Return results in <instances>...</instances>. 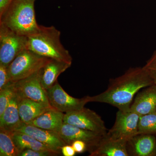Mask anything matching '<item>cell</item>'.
Instances as JSON below:
<instances>
[{"label": "cell", "instance_id": "1", "mask_svg": "<svg viewBox=\"0 0 156 156\" xmlns=\"http://www.w3.org/2000/svg\"><path fill=\"white\" fill-rule=\"evenodd\" d=\"M153 84L144 68H130L122 75L111 79L105 91L95 96H87V98L89 102L108 104L120 110L128 111L134 95Z\"/></svg>", "mask_w": 156, "mask_h": 156}, {"label": "cell", "instance_id": "2", "mask_svg": "<svg viewBox=\"0 0 156 156\" xmlns=\"http://www.w3.org/2000/svg\"><path fill=\"white\" fill-rule=\"evenodd\" d=\"M35 0H14L0 17V23L18 34L29 37L35 34L40 25L36 19Z\"/></svg>", "mask_w": 156, "mask_h": 156}, {"label": "cell", "instance_id": "3", "mask_svg": "<svg viewBox=\"0 0 156 156\" xmlns=\"http://www.w3.org/2000/svg\"><path fill=\"white\" fill-rule=\"evenodd\" d=\"M60 35L53 26L40 25L37 33L28 37L27 49L44 57L72 64V58L61 44Z\"/></svg>", "mask_w": 156, "mask_h": 156}, {"label": "cell", "instance_id": "4", "mask_svg": "<svg viewBox=\"0 0 156 156\" xmlns=\"http://www.w3.org/2000/svg\"><path fill=\"white\" fill-rule=\"evenodd\" d=\"M50 59L27 49L23 50L8 66L10 80L15 83L29 76L41 69Z\"/></svg>", "mask_w": 156, "mask_h": 156}, {"label": "cell", "instance_id": "5", "mask_svg": "<svg viewBox=\"0 0 156 156\" xmlns=\"http://www.w3.org/2000/svg\"><path fill=\"white\" fill-rule=\"evenodd\" d=\"M28 37L18 34L0 23V64L8 66L23 50L27 49Z\"/></svg>", "mask_w": 156, "mask_h": 156}, {"label": "cell", "instance_id": "6", "mask_svg": "<svg viewBox=\"0 0 156 156\" xmlns=\"http://www.w3.org/2000/svg\"><path fill=\"white\" fill-rule=\"evenodd\" d=\"M63 121L65 123L104 135L108 131L101 117L85 107L65 113Z\"/></svg>", "mask_w": 156, "mask_h": 156}, {"label": "cell", "instance_id": "7", "mask_svg": "<svg viewBox=\"0 0 156 156\" xmlns=\"http://www.w3.org/2000/svg\"><path fill=\"white\" fill-rule=\"evenodd\" d=\"M140 115L135 112L119 110L116 115L114 125L108 130L107 136L114 139L128 141L138 134V126Z\"/></svg>", "mask_w": 156, "mask_h": 156}, {"label": "cell", "instance_id": "8", "mask_svg": "<svg viewBox=\"0 0 156 156\" xmlns=\"http://www.w3.org/2000/svg\"><path fill=\"white\" fill-rule=\"evenodd\" d=\"M41 69L27 77L13 83V86L15 92L20 98L50 105L47 91L41 82Z\"/></svg>", "mask_w": 156, "mask_h": 156}, {"label": "cell", "instance_id": "9", "mask_svg": "<svg viewBox=\"0 0 156 156\" xmlns=\"http://www.w3.org/2000/svg\"><path fill=\"white\" fill-rule=\"evenodd\" d=\"M46 91L50 105L64 113L83 108L89 102L87 96L78 98L69 95L58 82Z\"/></svg>", "mask_w": 156, "mask_h": 156}, {"label": "cell", "instance_id": "10", "mask_svg": "<svg viewBox=\"0 0 156 156\" xmlns=\"http://www.w3.org/2000/svg\"><path fill=\"white\" fill-rule=\"evenodd\" d=\"M58 133L66 144L71 145L75 140L83 141L87 144V151L89 153L97 147L105 135L65 123Z\"/></svg>", "mask_w": 156, "mask_h": 156}, {"label": "cell", "instance_id": "11", "mask_svg": "<svg viewBox=\"0 0 156 156\" xmlns=\"http://www.w3.org/2000/svg\"><path fill=\"white\" fill-rule=\"evenodd\" d=\"M15 131L28 134L61 154L62 147L66 144L56 131L45 130L23 123Z\"/></svg>", "mask_w": 156, "mask_h": 156}, {"label": "cell", "instance_id": "12", "mask_svg": "<svg viewBox=\"0 0 156 156\" xmlns=\"http://www.w3.org/2000/svg\"><path fill=\"white\" fill-rule=\"evenodd\" d=\"M129 156H156L155 135L137 134L127 142Z\"/></svg>", "mask_w": 156, "mask_h": 156}, {"label": "cell", "instance_id": "13", "mask_svg": "<svg viewBox=\"0 0 156 156\" xmlns=\"http://www.w3.org/2000/svg\"><path fill=\"white\" fill-rule=\"evenodd\" d=\"M130 110L140 116L156 112V85L153 84L139 91L131 104Z\"/></svg>", "mask_w": 156, "mask_h": 156}, {"label": "cell", "instance_id": "14", "mask_svg": "<svg viewBox=\"0 0 156 156\" xmlns=\"http://www.w3.org/2000/svg\"><path fill=\"white\" fill-rule=\"evenodd\" d=\"M127 142L124 140L114 139L105 135L89 156H129Z\"/></svg>", "mask_w": 156, "mask_h": 156}, {"label": "cell", "instance_id": "15", "mask_svg": "<svg viewBox=\"0 0 156 156\" xmlns=\"http://www.w3.org/2000/svg\"><path fill=\"white\" fill-rule=\"evenodd\" d=\"M19 98L15 91L5 110L0 116V129L13 132L16 131L23 123L20 116Z\"/></svg>", "mask_w": 156, "mask_h": 156}, {"label": "cell", "instance_id": "16", "mask_svg": "<svg viewBox=\"0 0 156 156\" xmlns=\"http://www.w3.org/2000/svg\"><path fill=\"white\" fill-rule=\"evenodd\" d=\"M72 64L51 59L41 69V82L45 90L54 86L58 76L70 67Z\"/></svg>", "mask_w": 156, "mask_h": 156}, {"label": "cell", "instance_id": "17", "mask_svg": "<svg viewBox=\"0 0 156 156\" xmlns=\"http://www.w3.org/2000/svg\"><path fill=\"white\" fill-rule=\"evenodd\" d=\"M19 97V96H18ZM18 109L20 116L23 123L29 125L37 117L45 112L53 108L45 104L19 97Z\"/></svg>", "mask_w": 156, "mask_h": 156}, {"label": "cell", "instance_id": "18", "mask_svg": "<svg viewBox=\"0 0 156 156\" xmlns=\"http://www.w3.org/2000/svg\"><path fill=\"white\" fill-rule=\"evenodd\" d=\"M64 113L52 108L37 117L29 125L58 132L64 123Z\"/></svg>", "mask_w": 156, "mask_h": 156}, {"label": "cell", "instance_id": "19", "mask_svg": "<svg viewBox=\"0 0 156 156\" xmlns=\"http://www.w3.org/2000/svg\"><path fill=\"white\" fill-rule=\"evenodd\" d=\"M11 134L14 143L20 152V154L24 150L31 149L35 151L53 152L59 155L61 154L51 149L34 137L23 132L14 131L11 132Z\"/></svg>", "mask_w": 156, "mask_h": 156}, {"label": "cell", "instance_id": "20", "mask_svg": "<svg viewBox=\"0 0 156 156\" xmlns=\"http://www.w3.org/2000/svg\"><path fill=\"white\" fill-rule=\"evenodd\" d=\"M20 154L11 132L0 129V156H19Z\"/></svg>", "mask_w": 156, "mask_h": 156}, {"label": "cell", "instance_id": "21", "mask_svg": "<svg viewBox=\"0 0 156 156\" xmlns=\"http://www.w3.org/2000/svg\"><path fill=\"white\" fill-rule=\"evenodd\" d=\"M138 134H156V112L140 117Z\"/></svg>", "mask_w": 156, "mask_h": 156}, {"label": "cell", "instance_id": "22", "mask_svg": "<svg viewBox=\"0 0 156 156\" xmlns=\"http://www.w3.org/2000/svg\"><path fill=\"white\" fill-rule=\"evenodd\" d=\"M14 93L13 82L0 90V116L3 114Z\"/></svg>", "mask_w": 156, "mask_h": 156}, {"label": "cell", "instance_id": "23", "mask_svg": "<svg viewBox=\"0 0 156 156\" xmlns=\"http://www.w3.org/2000/svg\"><path fill=\"white\" fill-rule=\"evenodd\" d=\"M143 67L149 76L154 84L156 85V50Z\"/></svg>", "mask_w": 156, "mask_h": 156}, {"label": "cell", "instance_id": "24", "mask_svg": "<svg viewBox=\"0 0 156 156\" xmlns=\"http://www.w3.org/2000/svg\"><path fill=\"white\" fill-rule=\"evenodd\" d=\"M8 67L0 64V90L7 87L11 83L9 77Z\"/></svg>", "mask_w": 156, "mask_h": 156}, {"label": "cell", "instance_id": "25", "mask_svg": "<svg viewBox=\"0 0 156 156\" xmlns=\"http://www.w3.org/2000/svg\"><path fill=\"white\" fill-rule=\"evenodd\" d=\"M58 154L47 151H35L31 149L24 150L20 153L19 156H55Z\"/></svg>", "mask_w": 156, "mask_h": 156}, {"label": "cell", "instance_id": "26", "mask_svg": "<svg viewBox=\"0 0 156 156\" xmlns=\"http://www.w3.org/2000/svg\"><path fill=\"white\" fill-rule=\"evenodd\" d=\"M71 145L77 153H83L87 151V144L81 140H75L72 143Z\"/></svg>", "mask_w": 156, "mask_h": 156}, {"label": "cell", "instance_id": "27", "mask_svg": "<svg viewBox=\"0 0 156 156\" xmlns=\"http://www.w3.org/2000/svg\"><path fill=\"white\" fill-rule=\"evenodd\" d=\"M61 153L64 156H74L76 153L72 146L69 144L63 146L61 148Z\"/></svg>", "mask_w": 156, "mask_h": 156}, {"label": "cell", "instance_id": "28", "mask_svg": "<svg viewBox=\"0 0 156 156\" xmlns=\"http://www.w3.org/2000/svg\"><path fill=\"white\" fill-rule=\"evenodd\" d=\"M14 1V0H0V17L7 11Z\"/></svg>", "mask_w": 156, "mask_h": 156}, {"label": "cell", "instance_id": "29", "mask_svg": "<svg viewBox=\"0 0 156 156\" xmlns=\"http://www.w3.org/2000/svg\"></svg>", "mask_w": 156, "mask_h": 156}]
</instances>
